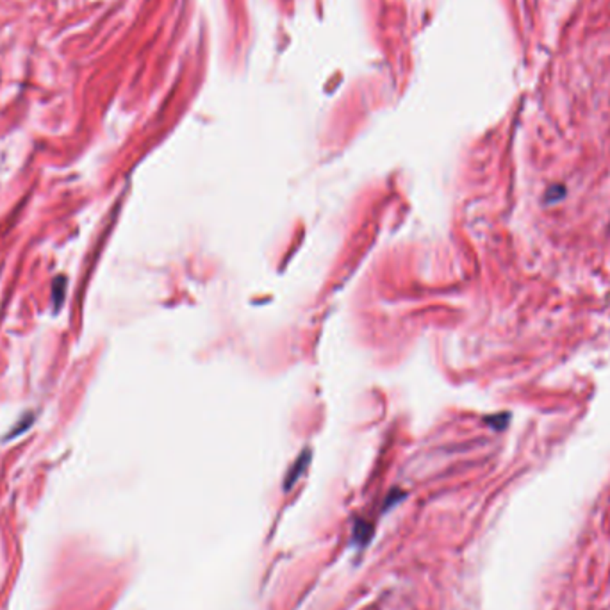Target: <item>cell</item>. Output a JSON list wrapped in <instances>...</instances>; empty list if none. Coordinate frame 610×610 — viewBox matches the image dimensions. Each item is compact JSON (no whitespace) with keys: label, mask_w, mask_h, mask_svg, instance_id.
<instances>
[{"label":"cell","mask_w":610,"mask_h":610,"mask_svg":"<svg viewBox=\"0 0 610 610\" xmlns=\"http://www.w3.org/2000/svg\"><path fill=\"white\" fill-rule=\"evenodd\" d=\"M307 462H309V452H307V454L304 452V454H302V457L297 461V464H295V466H293V470L289 471L288 479H286V489H289L293 483L297 482L298 477L302 474V471H304L305 466H307Z\"/></svg>","instance_id":"1"},{"label":"cell","mask_w":610,"mask_h":610,"mask_svg":"<svg viewBox=\"0 0 610 610\" xmlns=\"http://www.w3.org/2000/svg\"><path fill=\"white\" fill-rule=\"evenodd\" d=\"M566 196V186L562 184H557V186H551L544 195V202L546 203H557Z\"/></svg>","instance_id":"2"}]
</instances>
